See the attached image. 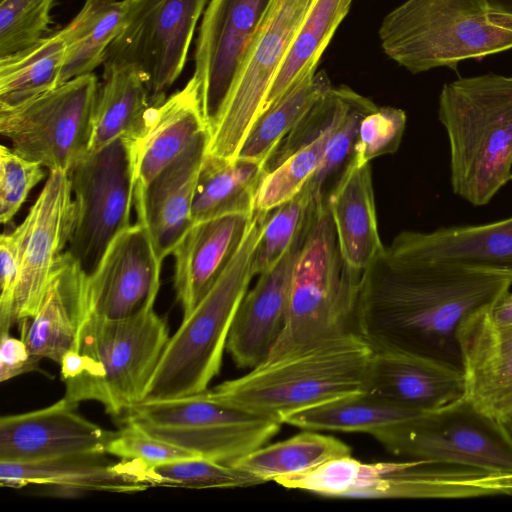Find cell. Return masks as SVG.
<instances>
[{
  "instance_id": "cell-14",
  "label": "cell",
  "mask_w": 512,
  "mask_h": 512,
  "mask_svg": "<svg viewBox=\"0 0 512 512\" xmlns=\"http://www.w3.org/2000/svg\"><path fill=\"white\" fill-rule=\"evenodd\" d=\"M271 0H210L203 12L193 78L209 132L215 127Z\"/></svg>"
},
{
  "instance_id": "cell-38",
  "label": "cell",
  "mask_w": 512,
  "mask_h": 512,
  "mask_svg": "<svg viewBox=\"0 0 512 512\" xmlns=\"http://www.w3.org/2000/svg\"><path fill=\"white\" fill-rule=\"evenodd\" d=\"M375 107L371 100L349 88L345 112L328 138L322 161L299 192L316 211L329 208L331 196L355 165L354 148L359 124Z\"/></svg>"
},
{
  "instance_id": "cell-16",
  "label": "cell",
  "mask_w": 512,
  "mask_h": 512,
  "mask_svg": "<svg viewBox=\"0 0 512 512\" xmlns=\"http://www.w3.org/2000/svg\"><path fill=\"white\" fill-rule=\"evenodd\" d=\"M161 264L143 223L122 230L86 275L87 315L122 319L153 309Z\"/></svg>"
},
{
  "instance_id": "cell-49",
  "label": "cell",
  "mask_w": 512,
  "mask_h": 512,
  "mask_svg": "<svg viewBox=\"0 0 512 512\" xmlns=\"http://www.w3.org/2000/svg\"><path fill=\"white\" fill-rule=\"evenodd\" d=\"M490 318L498 325H512V292L505 291L488 308Z\"/></svg>"
},
{
  "instance_id": "cell-46",
  "label": "cell",
  "mask_w": 512,
  "mask_h": 512,
  "mask_svg": "<svg viewBox=\"0 0 512 512\" xmlns=\"http://www.w3.org/2000/svg\"><path fill=\"white\" fill-rule=\"evenodd\" d=\"M45 167L13 149L0 147V221L9 224L29 192L45 177Z\"/></svg>"
},
{
  "instance_id": "cell-32",
  "label": "cell",
  "mask_w": 512,
  "mask_h": 512,
  "mask_svg": "<svg viewBox=\"0 0 512 512\" xmlns=\"http://www.w3.org/2000/svg\"><path fill=\"white\" fill-rule=\"evenodd\" d=\"M348 11L343 0L314 2L275 74L261 113L274 105L307 75L316 72L322 53Z\"/></svg>"
},
{
  "instance_id": "cell-25",
  "label": "cell",
  "mask_w": 512,
  "mask_h": 512,
  "mask_svg": "<svg viewBox=\"0 0 512 512\" xmlns=\"http://www.w3.org/2000/svg\"><path fill=\"white\" fill-rule=\"evenodd\" d=\"M463 371L427 358L374 350L368 391L426 413L465 396Z\"/></svg>"
},
{
  "instance_id": "cell-44",
  "label": "cell",
  "mask_w": 512,
  "mask_h": 512,
  "mask_svg": "<svg viewBox=\"0 0 512 512\" xmlns=\"http://www.w3.org/2000/svg\"><path fill=\"white\" fill-rule=\"evenodd\" d=\"M406 113L395 107H375L361 120L354 148L355 166H363L377 157L395 153L406 127Z\"/></svg>"
},
{
  "instance_id": "cell-41",
  "label": "cell",
  "mask_w": 512,
  "mask_h": 512,
  "mask_svg": "<svg viewBox=\"0 0 512 512\" xmlns=\"http://www.w3.org/2000/svg\"><path fill=\"white\" fill-rule=\"evenodd\" d=\"M310 201L302 194L268 211L253 260L255 275L272 268L304 234L314 214Z\"/></svg>"
},
{
  "instance_id": "cell-42",
  "label": "cell",
  "mask_w": 512,
  "mask_h": 512,
  "mask_svg": "<svg viewBox=\"0 0 512 512\" xmlns=\"http://www.w3.org/2000/svg\"><path fill=\"white\" fill-rule=\"evenodd\" d=\"M55 0H1L0 57L26 49L49 30Z\"/></svg>"
},
{
  "instance_id": "cell-45",
  "label": "cell",
  "mask_w": 512,
  "mask_h": 512,
  "mask_svg": "<svg viewBox=\"0 0 512 512\" xmlns=\"http://www.w3.org/2000/svg\"><path fill=\"white\" fill-rule=\"evenodd\" d=\"M114 431L105 453L121 460H133L145 466H155L182 459L200 457L179 446L161 440L130 420Z\"/></svg>"
},
{
  "instance_id": "cell-15",
  "label": "cell",
  "mask_w": 512,
  "mask_h": 512,
  "mask_svg": "<svg viewBox=\"0 0 512 512\" xmlns=\"http://www.w3.org/2000/svg\"><path fill=\"white\" fill-rule=\"evenodd\" d=\"M72 196L68 173L51 171L25 219L16 227L20 237V272L13 325L35 315L52 272L68 247L74 220Z\"/></svg>"
},
{
  "instance_id": "cell-36",
  "label": "cell",
  "mask_w": 512,
  "mask_h": 512,
  "mask_svg": "<svg viewBox=\"0 0 512 512\" xmlns=\"http://www.w3.org/2000/svg\"><path fill=\"white\" fill-rule=\"evenodd\" d=\"M331 88L325 71L307 75L257 117L236 157L265 162L281 140Z\"/></svg>"
},
{
  "instance_id": "cell-1",
  "label": "cell",
  "mask_w": 512,
  "mask_h": 512,
  "mask_svg": "<svg viewBox=\"0 0 512 512\" xmlns=\"http://www.w3.org/2000/svg\"><path fill=\"white\" fill-rule=\"evenodd\" d=\"M511 286L508 275L424 261L391 241L361 274L356 330L374 350L462 370L460 324Z\"/></svg>"
},
{
  "instance_id": "cell-2",
  "label": "cell",
  "mask_w": 512,
  "mask_h": 512,
  "mask_svg": "<svg viewBox=\"0 0 512 512\" xmlns=\"http://www.w3.org/2000/svg\"><path fill=\"white\" fill-rule=\"evenodd\" d=\"M374 349L357 332L337 335L225 381L210 394L281 424L294 413L368 391Z\"/></svg>"
},
{
  "instance_id": "cell-29",
  "label": "cell",
  "mask_w": 512,
  "mask_h": 512,
  "mask_svg": "<svg viewBox=\"0 0 512 512\" xmlns=\"http://www.w3.org/2000/svg\"><path fill=\"white\" fill-rule=\"evenodd\" d=\"M127 10V0H85L77 15L59 31L65 44L60 85L103 64L124 26Z\"/></svg>"
},
{
  "instance_id": "cell-22",
  "label": "cell",
  "mask_w": 512,
  "mask_h": 512,
  "mask_svg": "<svg viewBox=\"0 0 512 512\" xmlns=\"http://www.w3.org/2000/svg\"><path fill=\"white\" fill-rule=\"evenodd\" d=\"M407 254L432 263L512 277V216L481 225L406 230L392 240Z\"/></svg>"
},
{
  "instance_id": "cell-39",
  "label": "cell",
  "mask_w": 512,
  "mask_h": 512,
  "mask_svg": "<svg viewBox=\"0 0 512 512\" xmlns=\"http://www.w3.org/2000/svg\"><path fill=\"white\" fill-rule=\"evenodd\" d=\"M129 472L149 487L192 489L246 488L265 483L259 477L230 464L203 457L182 459L155 466L124 460Z\"/></svg>"
},
{
  "instance_id": "cell-30",
  "label": "cell",
  "mask_w": 512,
  "mask_h": 512,
  "mask_svg": "<svg viewBox=\"0 0 512 512\" xmlns=\"http://www.w3.org/2000/svg\"><path fill=\"white\" fill-rule=\"evenodd\" d=\"M151 105L141 74L132 66L104 67L91 119L87 152H96L140 123Z\"/></svg>"
},
{
  "instance_id": "cell-53",
  "label": "cell",
  "mask_w": 512,
  "mask_h": 512,
  "mask_svg": "<svg viewBox=\"0 0 512 512\" xmlns=\"http://www.w3.org/2000/svg\"><path fill=\"white\" fill-rule=\"evenodd\" d=\"M352 0H343V3H344V7L349 10V7H350V4H351Z\"/></svg>"
},
{
  "instance_id": "cell-31",
  "label": "cell",
  "mask_w": 512,
  "mask_h": 512,
  "mask_svg": "<svg viewBox=\"0 0 512 512\" xmlns=\"http://www.w3.org/2000/svg\"><path fill=\"white\" fill-rule=\"evenodd\" d=\"M421 414L384 396L365 391L299 411L289 416L284 423L304 430L371 435Z\"/></svg>"
},
{
  "instance_id": "cell-9",
  "label": "cell",
  "mask_w": 512,
  "mask_h": 512,
  "mask_svg": "<svg viewBox=\"0 0 512 512\" xmlns=\"http://www.w3.org/2000/svg\"><path fill=\"white\" fill-rule=\"evenodd\" d=\"M371 435L386 450L407 459L512 475V434L503 421L465 396Z\"/></svg>"
},
{
  "instance_id": "cell-35",
  "label": "cell",
  "mask_w": 512,
  "mask_h": 512,
  "mask_svg": "<svg viewBox=\"0 0 512 512\" xmlns=\"http://www.w3.org/2000/svg\"><path fill=\"white\" fill-rule=\"evenodd\" d=\"M139 426L149 434L189 450L200 457L231 464L265 445L268 440L278 433L281 423L264 419L251 423L224 424L191 429Z\"/></svg>"
},
{
  "instance_id": "cell-51",
  "label": "cell",
  "mask_w": 512,
  "mask_h": 512,
  "mask_svg": "<svg viewBox=\"0 0 512 512\" xmlns=\"http://www.w3.org/2000/svg\"><path fill=\"white\" fill-rule=\"evenodd\" d=\"M490 16H491V19L493 21H495L496 23L512 29V18L499 16V15H496L493 13H491Z\"/></svg>"
},
{
  "instance_id": "cell-19",
  "label": "cell",
  "mask_w": 512,
  "mask_h": 512,
  "mask_svg": "<svg viewBox=\"0 0 512 512\" xmlns=\"http://www.w3.org/2000/svg\"><path fill=\"white\" fill-rule=\"evenodd\" d=\"M488 308L469 316L457 331L465 397L504 421L512 415V325L493 322Z\"/></svg>"
},
{
  "instance_id": "cell-6",
  "label": "cell",
  "mask_w": 512,
  "mask_h": 512,
  "mask_svg": "<svg viewBox=\"0 0 512 512\" xmlns=\"http://www.w3.org/2000/svg\"><path fill=\"white\" fill-rule=\"evenodd\" d=\"M361 274L341 255L329 208L317 211L294 264L285 327L265 361L357 332Z\"/></svg>"
},
{
  "instance_id": "cell-11",
  "label": "cell",
  "mask_w": 512,
  "mask_h": 512,
  "mask_svg": "<svg viewBox=\"0 0 512 512\" xmlns=\"http://www.w3.org/2000/svg\"><path fill=\"white\" fill-rule=\"evenodd\" d=\"M68 175L74 220L66 251L88 275L116 235L131 225L134 172L126 136L85 153Z\"/></svg>"
},
{
  "instance_id": "cell-4",
  "label": "cell",
  "mask_w": 512,
  "mask_h": 512,
  "mask_svg": "<svg viewBox=\"0 0 512 512\" xmlns=\"http://www.w3.org/2000/svg\"><path fill=\"white\" fill-rule=\"evenodd\" d=\"M438 118L449 141L453 193L473 206L488 204L512 180V76L446 83Z\"/></svg>"
},
{
  "instance_id": "cell-3",
  "label": "cell",
  "mask_w": 512,
  "mask_h": 512,
  "mask_svg": "<svg viewBox=\"0 0 512 512\" xmlns=\"http://www.w3.org/2000/svg\"><path fill=\"white\" fill-rule=\"evenodd\" d=\"M169 338L154 308L122 319L87 315L59 364L64 397L77 404L96 401L111 416H125L144 400Z\"/></svg>"
},
{
  "instance_id": "cell-50",
  "label": "cell",
  "mask_w": 512,
  "mask_h": 512,
  "mask_svg": "<svg viewBox=\"0 0 512 512\" xmlns=\"http://www.w3.org/2000/svg\"><path fill=\"white\" fill-rule=\"evenodd\" d=\"M490 12L499 16L512 18V0H485Z\"/></svg>"
},
{
  "instance_id": "cell-47",
  "label": "cell",
  "mask_w": 512,
  "mask_h": 512,
  "mask_svg": "<svg viewBox=\"0 0 512 512\" xmlns=\"http://www.w3.org/2000/svg\"><path fill=\"white\" fill-rule=\"evenodd\" d=\"M1 295H0V334L9 333L12 311L20 272V237L15 228L0 238Z\"/></svg>"
},
{
  "instance_id": "cell-5",
  "label": "cell",
  "mask_w": 512,
  "mask_h": 512,
  "mask_svg": "<svg viewBox=\"0 0 512 512\" xmlns=\"http://www.w3.org/2000/svg\"><path fill=\"white\" fill-rule=\"evenodd\" d=\"M267 213L254 211L249 229L229 264L196 306L183 316L162 353L144 400L204 392L219 373L236 312L255 276L254 253Z\"/></svg>"
},
{
  "instance_id": "cell-17",
  "label": "cell",
  "mask_w": 512,
  "mask_h": 512,
  "mask_svg": "<svg viewBox=\"0 0 512 512\" xmlns=\"http://www.w3.org/2000/svg\"><path fill=\"white\" fill-rule=\"evenodd\" d=\"M65 397L33 411L0 419V462H37L105 453L114 431L83 417Z\"/></svg>"
},
{
  "instance_id": "cell-10",
  "label": "cell",
  "mask_w": 512,
  "mask_h": 512,
  "mask_svg": "<svg viewBox=\"0 0 512 512\" xmlns=\"http://www.w3.org/2000/svg\"><path fill=\"white\" fill-rule=\"evenodd\" d=\"M98 87L97 77L89 73L0 109V132L20 156L50 172L69 173L87 153Z\"/></svg>"
},
{
  "instance_id": "cell-34",
  "label": "cell",
  "mask_w": 512,
  "mask_h": 512,
  "mask_svg": "<svg viewBox=\"0 0 512 512\" xmlns=\"http://www.w3.org/2000/svg\"><path fill=\"white\" fill-rule=\"evenodd\" d=\"M350 455L351 448L338 438L305 430L286 440L263 445L230 465L267 482L280 476L306 473L330 460Z\"/></svg>"
},
{
  "instance_id": "cell-52",
  "label": "cell",
  "mask_w": 512,
  "mask_h": 512,
  "mask_svg": "<svg viewBox=\"0 0 512 512\" xmlns=\"http://www.w3.org/2000/svg\"><path fill=\"white\" fill-rule=\"evenodd\" d=\"M503 422L506 425V427L508 428V430L510 431V433L512 434V415L510 417H508L507 419H505Z\"/></svg>"
},
{
  "instance_id": "cell-28",
  "label": "cell",
  "mask_w": 512,
  "mask_h": 512,
  "mask_svg": "<svg viewBox=\"0 0 512 512\" xmlns=\"http://www.w3.org/2000/svg\"><path fill=\"white\" fill-rule=\"evenodd\" d=\"M264 162L205 154L192 203L193 223L228 214H253Z\"/></svg>"
},
{
  "instance_id": "cell-43",
  "label": "cell",
  "mask_w": 512,
  "mask_h": 512,
  "mask_svg": "<svg viewBox=\"0 0 512 512\" xmlns=\"http://www.w3.org/2000/svg\"><path fill=\"white\" fill-rule=\"evenodd\" d=\"M349 87H332L281 140L264 162L270 172L300 148L312 143L330 129L343 115Z\"/></svg>"
},
{
  "instance_id": "cell-20",
  "label": "cell",
  "mask_w": 512,
  "mask_h": 512,
  "mask_svg": "<svg viewBox=\"0 0 512 512\" xmlns=\"http://www.w3.org/2000/svg\"><path fill=\"white\" fill-rule=\"evenodd\" d=\"M309 226L279 262L259 274L238 307L226 350L240 368L263 363L285 327L294 264Z\"/></svg>"
},
{
  "instance_id": "cell-23",
  "label": "cell",
  "mask_w": 512,
  "mask_h": 512,
  "mask_svg": "<svg viewBox=\"0 0 512 512\" xmlns=\"http://www.w3.org/2000/svg\"><path fill=\"white\" fill-rule=\"evenodd\" d=\"M253 214H228L195 222L178 241L171 255L174 288L183 316L196 306L229 264Z\"/></svg>"
},
{
  "instance_id": "cell-12",
  "label": "cell",
  "mask_w": 512,
  "mask_h": 512,
  "mask_svg": "<svg viewBox=\"0 0 512 512\" xmlns=\"http://www.w3.org/2000/svg\"><path fill=\"white\" fill-rule=\"evenodd\" d=\"M124 26L108 48L104 67L132 66L150 103L165 98L181 74L196 24L208 0H127Z\"/></svg>"
},
{
  "instance_id": "cell-7",
  "label": "cell",
  "mask_w": 512,
  "mask_h": 512,
  "mask_svg": "<svg viewBox=\"0 0 512 512\" xmlns=\"http://www.w3.org/2000/svg\"><path fill=\"white\" fill-rule=\"evenodd\" d=\"M485 0H406L381 22L385 54L412 73L456 69L512 48V29L490 17Z\"/></svg>"
},
{
  "instance_id": "cell-40",
  "label": "cell",
  "mask_w": 512,
  "mask_h": 512,
  "mask_svg": "<svg viewBox=\"0 0 512 512\" xmlns=\"http://www.w3.org/2000/svg\"><path fill=\"white\" fill-rule=\"evenodd\" d=\"M339 120L312 143L300 148L276 168L265 173L256 193L254 211H270L301 191L318 169L328 138Z\"/></svg>"
},
{
  "instance_id": "cell-37",
  "label": "cell",
  "mask_w": 512,
  "mask_h": 512,
  "mask_svg": "<svg viewBox=\"0 0 512 512\" xmlns=\"http://www.w3.org/2000/svg\"><path fill=\"white\" fill-rule=\"evenodd\" d=\"M264 419L213 397L208 389L179 398L144 400L132 407L123 418L139 425L177 429L251 423Z\"/></svg>"
},
{
  "instance_id": "cell-8",
  "label": "cell",
  "mask_w": 512,
  "mask_h": 512,
  "mask_svg": "<svg viewBox=\"0 0 512 512\" xmlns=\"http://www.w3.org/2000/svg\"><path fill=\"white\" fill-rule=\"evenodd\" d=\"M275 481L288 489L333 498L457 499L512 494L510 475L415 459L366 463L351 455Z\"/></svg>"
},
{
  "instance_id": "cell-27",
  "label": "cell",
  "mask_w": 512,
  "mask_h": 512,
  "mask_svg": "<svg viewBox=\"0 0 512 512\" xmlns=\"http://www.w3.org/2000/svg\"><path fill=\"white\" fill-rule=\"evenodd\" d=\"M344 261L362 273L383 248L374 201L371 166H353L329 201Z\"/></svg>"
},
{
  "instance_id": "cell-48",
  "label": "cell",
  "mask_w": 512,
  "mask_h": 512,
  "mask_svg": "<svg viewBox=\"0 0 512 512\" xmlns=\"http://www.w3.org/2000/svg\"><path fill=\"white\" fill-rule=\"evenodd\" d=\"M0 380L8 381L21 374L34 371L40 360L29 351L25 341L10 333L0 334Z\"/></svg>"
},
{
  "instance_id": "cell-33",
  "label": "cell",
  "mask_w": 512,
  "mask_h": 512,
  "mask_svg": "<svg viewBox=\"0 0 512 512\" xmlns=\"http://www.w3.org/2000/svg\"><path fill=\"white\" fill-rule=\"evenodd\" d=\"M64 56V40L57 31L26 49L0 57V109L60 86Z\"/></svg>"
},
{
  "instance_id": "cell-21",
  "label": "cell",
  "mask_w": 512,
  "mask_h": 512,
  "mask_svg": "<svg viewBox=\"0 0 512 512\" xmlns=\"http://www.w3.org/2000/svg\"><path fill=\"white\" fill-rule=\"evenodd\" d=\"M209 139L208 130L201 132L143 190L134 192L138 222L147 227L161 261L193 224L192 203Z\"/></svg>"
},
{
  "instance_id": "cell-13",
  "label": "cell",
  "mask_w": 512,
  "mask_h": 512,
  "mask_svg": "<svg viewBox=\"0 0 512 512\" xmlns=\"http://www.w3.org/2000/svg\"><path fill=\"white\" fill-rule=\"evenodd\" d=\"M316 0H271L221 115L207 153L236 158L260 115L270 85Z\"/></svg>"
},
{
  "instance_id": "cell-24",
  "label": "cell",
  "mask_w": 512,
  "mask_h": 512,
  "mask_svg": "<svg viewBox=\"0 0 512 512\" xmlns=\"http://www.w3.org/2000/svg\"><path fill=\"white\" fill-rule=\"evenodd\" d=\"M86 273L67 252L58 260L44 298L33 317L19 323L31 354L60 364L75 345L87 317Z\"/></svg>"
},
{
  "instance_id": "cell-18",
  "label": "cell",
  "mask_w": 512,
  "mask_h": 512,
  "mask_svg": "<svg viewBox=\"0 0 512 512\" xmlns=\"http://www.w3.org/2000/svg\"><path fill=\"white\" fill-rule=\"evenodd\" d=\"M198 85L192 77L184 88L151 104L140 123L125 135L134 172V192L143 190L203 131Z\"/></svg>"
},
{
  "instance_id": "cell-26",
  "label": "cell",
  "mask_w": 512,
  "mask_h": 512,
  "mask_svg": "<svg viewBox=\"0 0 512 512\" xmlns=\"http://www.w3.org/2000/svg\"><path fill=\"white\" fill-rule=\"evenodd\" d=\"M102 453L74 455L37 462H0V485L21 488L48 485L62 492L135 493L149 486L127 469L123 460L111 463Z\"/></svg>"
}]
</instances>
